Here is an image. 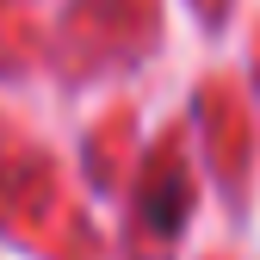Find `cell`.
I'll return each mask as SVG.
<instances>
[{
	"label": "cell",
	"instance_id": "6da1fadb",
	"mask_svg": "<svg viewBox=\"0 0 260 260\" xmlns=\"http://www.w3.org/2000/svg\"><path fill=\"white\" fill-rule=\"evenodd\" d=\"M186 199H192V186H186V174H180V168H168V174H161V192H155V186L143 192V217L155 223L161 236H174L180 223H186Z\"/></svg>",
	"mask_w": 260,
	"mask_h": 260
}]
</instances>
